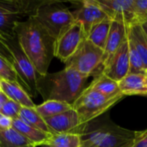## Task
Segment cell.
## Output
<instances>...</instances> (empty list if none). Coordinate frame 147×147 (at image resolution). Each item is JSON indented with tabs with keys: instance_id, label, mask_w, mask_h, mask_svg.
<instances>
[{
	"instance_id": "ac0fdd59",
	"label": "cell",
	"mask_w": 147,
	"mask_h": 147,
	"mask_svg": "<svg viewBox=\"0 0 147 147\" xmlns=\"http://www.w3.org/2000/svg\"><path fill=\"white\" fill-rule=\"evenodd\" d=\"M87 88L107 97H115L120 94H122L120 90L118 82L109 78L102 72L94 77V79L87 86Z\"/></svg>"
},
{
	"instance_id": "e575fe53",
	"label": "cell",
	"mask_w": 147,
	"mask_h": 147,
	"mask_svg": "<svg viewBox=\"0 0 147 147\" xmlns=\"http://www.w3.org/2000/svg\"><path fill=\"white\" fill-rule=\"evenodd\" d=\"M143 96H146V97H147V94H146V95H144Z\"/></svg>"
},
{
	"instance_id": "ffe728a7",
	"label": "cell",
	"mask_w": 147,
	"mask_h": 147,
	"mask_svg": "<svg viewBox=\"0 0 147 147\" xmlns=\"http://www.w3.org/2000/svg\"><path fill=\"white\" fill-rule=\"evenodd\" d=\"M128 36L134 42L137 51L139 52L146 71L147 70V36L144 33L141 25L135 23L128 26Z\"/></svg>"
},
{
	"instance_id": "4316f807",
	"label": "cell",
	"mask_w": 147,
	"mask_h": 147,
	"mask_svg": "<svg viewBox=\"0 0 147 147\" xmlns=\"http://www.w3.org/2000/svg\"><path fill=\"white\" fill-rule=\"evenodd\" d=\"M21 109H22V106L20 104L9 99L6 102V103L3 105V107L1 110V113L9 118H11L12 120H16V119H19V115H20Z\"/></svg>"
},
{
	"instance_id": "7a4b0ae2",
	"label": "cell",
	"mask_w": 147,
	"mask_h": 147,
	"mask_svg": "<svg viewBox=\"0 0 147 147\" xmlns=\"http://www.w3.org/2000/svg\"><path fill=\"white\" fill-rule=\"evenodd\" d=\"M89 78L65 67L58 72L40 76L38 78V94H40L44 102L55 100L73 105L87 88L86 83Z\"/></svg>"
},
{
	"instance_id": "d590c367",
	"label": "cell",
	"mask_w": 147,
	"mask_h": 147,
	"mask_svg": "<svg viewBox=\"0 0 147 147\" xmlns=\"http://www.w3.org/2000/svg\"><path fill=\"white\" fill-rule=\"evenodd\" d=\"M146 77H147V70L146 71Z\"/></svg>"
},
{
	"instance_id": "9a60e30c",
	"label": "cell",
	"mask_w": 147,
	"mask_h": 147,
	"mask_svg": "<svg viewBox=\"0 0 147 147\" xmlns=\"http://www.w3.org/2000/svg\"><path fill=\"white\" fill-rule=\"evenodd\" d=\"M121 92L125 96L147 94V77L146 73H128L119 83Z\"/></svg>"
},
{
	"instance_id": "4dcf8cb0",
	"label": "cell",
	"mask_w": 147,
	"mask_h": 147,
	"mask_svg": "<svg viewBox=\"0 0 147 147\" xmlns=\"http://www.w3.org/2000/svg\"><path fill=\"white\" fill-rule=\"evenodd\" d=\"M8 100H9V97H8L2 90H0V112H1V110H2L3 105L6 103V102H7Z\"/></svg>"
},
{
	"instance_id": "3957f363",
	"label": "cell",
	"mask_w": 147,
	"mask_h": 147,
	"mask_svg": "<svg viewBox=\"0 0 147 147\" xmlns=\"http://www.w3.org/2000/svg\"><path fill=\"white\" fill-rule=\"evenodd\" d=\"M82 134L81 147H133L135 131L114 123L102 124Z\"/></svg>"
},
{
	"instance_id": "d4e9b609",
	"label": "cell",
	"mask_w": 147,
	"mask_h": 147,
	"mask_svg": "<svg viewBox=\"0 0 147 147\" xmlns=\"http://www.w3.org/2000/svg\"><path fill=\"white\" fill-rule=\"evenodd\" d=\"M128 45H129V63L130 70L129 73H146V69L144 66L143 60L137 51L134 42L129 38L127 34Z\"/></svg>"
},
{
	"instance_id": "8d00e7d4",
	"label": "cell",
	"mask_w": 147,
	"mask_h": 147,
	"mask_svg": "<svg viewBox=\"0 0 147 147\" xmlns=\"http://www.w3.org/2000/svg\"><path fill=\"white\" fill-rule=\"evenodd\" d=\"M0 90H1V83H0Z\"/></svg>"
},
{
	"instance_id": "277c9868",
	"label": "cell",
	"mask_w": 147,
	"mask_h": 147,
	"mask_svg": "<svg viewBox=\"0 0 147 147\" xmlns=\"http://www.w3.org/2000/svg\"><path fill=\"white\" fill-rule=\"evenodd\" d=\"M43 1L0 0V37H13L16 24L34 16Z\"/></svg>"
},
{
	"instance_id": "f1b7e54d",
	"label": "cell",
	"mask_w": 147,
	"mask_h": 147,
	"mask_svg": "<svg viewBox=\"0 0 147 147\" xmlns=\"http://www.w3.org/2000/svg\"><path fill=\"white\" fill-rule=\"evenodd\" d=\"M133 147H147V129L143 131H135Z\"/></svg>"
},
{
	"instance_id": "2e32d148",
	"label": "cell",
	"mask_w": 147,
	"mask_h": 147,
	"mask_svg": "<svg viewBox=\"0 0 147 147\" xmlns=\"http://www.w3.org/2000/svg\"><path fill=\"white\" fill-rule=\"evenodd\" d=\"M12 127L16 129L27 140H28L32 145H34L36 146H41L43 145H47L49 139L52 136L51 134L34 128L26 124L20 119L13 120Z\"/></svg>"
},
{
	"instance_id": "8fae6325",
	"label": "cell",
	"mask_w": 147,
	"mask_h": 147,
	"mask_svg": "<svg viewBox=\"0 0 147 147\" xmlns=\"http://www.w3.org/2000/svg\"><path fill=\"white\" fill-rule=\"evenodd\" d=\"M96 1L112 21H119L124 22L127 26L138 23L134 9V0Z\"/></svg>"
},
{
	"instance_id": "e0dca14e",
	"label": "cell",
	"mask_w": 147,
	"mask_h": 147,
	"mask_svg": "<svg viewBox=\"0 0 147 147\" xmlns=\"http://www.w3.org/2000/svg\"><path fill=\"white\" fill-rule=\"evenodd\" d=\"M1 90L9 97V99L17 102L24 108H35V104L32 101L28 92L18 84L0 80Z\"/></svg>"
},
{
	"instance_id": "5b68a950",
	"label": "cell",
	"mask_w": 147,
	"mask_h": 147,
	"mask_svg": "<svg viewBox=\"0 0 147 147\" xmlns=\"http://www.w3.org/2000/svg\"><path fill=\"white\" fill-rule=\"evenodd\" d=\"M34 17L55 40L76 22L72 11L57 1L44 0L37 9Z\"/></svg>"
},
{
	"instance_id": "6da1fadb",
	"label": "cell",
	"mask_w": 147,
	"mask_h": 147,
	"mask_svg": "<svg viewBox=\"0 0 147 147\" xmlns=\"http://www.w3.org/2000/svg\"><path fill=\"white\" fill-rule=\"evenodd\" d=\"M15 34L22 51L37 73L40 76L47 75L49 65L55 57L56 40L34 16L17 22Z\"/></svg>"
},
{
	"instance_id": "83f0119b",
	"label": "cell",
	"mask_w": 147,
	"mask_h": 147,
	"mask_svg": "<svg viewBox=\"0 0 147 147\" xmlns=\"http://www.w3.org/2000/svg\"><path fill=\"white\" fill-rule=\"evenodd\" d=\"M137 22L141 24L147 21V0H134Z\"/></svg>"
},
{
	"instance_id": "30bf717a",
	"label": "cell",
	"mask_w": 147,
	"mask_h": 147,
	"mask_svg": "<svg viewBox=\"0 0 147 147\" xmlns=\"http://www.w3.org/2000/svg\"><path fill=\"white\" fill-rule=\"evenodd\" d=\"M129 45L127 38L113 56L102 65V73L119 83L129 73Z\"/></svg>"
},
{
	"instance_id": "1f68e13d",
	"label": "cell",
	"mask_w": 147,
	"mask_h": 147,
	"mask_svg": "<svg viewBox=\"0 0 147 147\" xmlns=\"http://www.w3.org/2000/svg\"><path fill=\"white\" fill-rule=\"evenodd\" d=\"M140 25H141V28H142L144 33L146 34V35L147 36V21L145 22H143V23H141Z\"/></svg>"
},
{
	"instance_id": "44dd1931",
	"label": "cell",
	"mask_w": 147,
	"mask_h": 147,
	"mask_svg": "<svg viewBox=\"0 0 147 147\" xmlns=\"http://www.w3.org/2000/svg\"><path fill=\"white\" fill-rule=\"evenodd\" d=\"M72 105L55 100H48L45 101L40 105L35 106L36 111L40 114V115L45 120L47 118H50L59 115L61 113L66 112L68 110L72 109Z\"/></svg>"
},
{
	"instance_id": "603a6c76",
	"label": "cell",
	"mask_w": 147,
	"mask_h": 147,
	"mask_svg": "<svg viewBox=\"0 0 147 147\" xmlns=\"http://www.w3.org/2000/svg\"><path fill=\"white\" fill-rule=\"evenodd\" d=\"M47 145L49 147H81L82 134L75 133L52 134Z\"/></svg>"
},
{
	"instance_id": "9c48e42d",
	"label": "cell",
	"mask_w": 147,
	"mask_h": 147,
	"mask_svg": "<svg viewBox=\"0 0 147 147\" xmlns=\"http://www.w3.org/2000/svg\"><path fill=\"white\" fill-rule=\"evenodd\" d=\"M85 38L86 34L82 23L75 22L56 40L54 56L65 63L78 50Z\"/></svg>"
},
{
	"instance_id": "7c38bea8",
	"label": "cell",
	"mask_w": 147,
	"mask_h": 147,
	"mask_svg": "<svg viewBox=\"0 0 147 147\" xmlns=\"http://www.w3.org/2000/svg\"><path fill=\"white\" fill-rule=\"evenodd\" d=\"M72 15L76 22L82 23L86 36L93 26L106 18H109L96 0H85L81 2V6L72 11Z\"/></svg>"
},
{
	"instance_id": "8992f818",
	"label": "cell",
	"mask_w": 147,
	"mask_h": 147,
	"mask_svg": "<svg viewBox=\"0 0 147 147\" xmlns=\"http://www.w3.org/2000/svg\"><path fill=\"white\" fill-rule=\"evenodd\" d=\"M124 97L123 94H120L115 97H107L86 88L76 100L72 107L79 117L81 125L86 126Z\"/></svg>"
},
{
	"instance_id": "52a82bcc",
	"label": "cell",
	"mask_w": 147,
	"mask_h": 147,
	"mask_svg": "<svg viewBox=\"0 0 147 147\" xmlns=\"http://www.w3.org/2000/svg\"><path fill=\"white\" fill-rule=\"evenodd\" d=\"M3 41L12 56V65L20 79L21 85L30 97H36L38 95V78L40 75L22 51L16 35L3 39Z\"/></svg>"
},
{
	"instance_id": "cb8c5ba5",
	"label": "cell",
	"mask_w": 147,
	"mask_h": 147,
	"mask_svg": "<svg viewBox=\"0 0 147 147\" xmlns=\"http://www.w3.org/2000/svg\"><path fill=\"white\" fill-rule=\"evenodd\" d=\"M32 145L13 127L0 128V147H22Z\"/></svg>"
},
{
	"instance_id": "7402d4cb",
	"label": "cell",
	"mask_w": 147,
	"mask_h": 147,
	"mask_svg": "<svg viewBox=\"0 0 147 147\" xmlns=\"http://www.w3.org/2000/svg\"><path fill=\"white\" fill-rule=\"evenodd\" d=\"M19 119L21 121H22L23 122H25L26 124H28L34 128H37L39 130L51 134V131H50L49 127H47L45 120L36 111L35 108L22 107V109H21L20 115H19Z\"/></svg>"
},
{
	"instance_id": "d6986e66",
	"label": "cell",
	"mask_w": 147,
	"mask_h": 147,
	"mask_svg": "<svg viewBox=\"0 0 147 147\" xmlns=\"http://www.w3.org/2000/svg\"><path fill=\"white\" fill-rule=\"evenodd\" d=\"M111 22L112 20L110 18H106L101 22L96 24L91 28V29L88 33L86 39L90 40L91 43H93L95 46L104 51Z\"/></svg>"
},
{
	"instance_id": "5bb4252c",
	"label": "cell",
	"mask_w": 147,
	"mask_h": 147,
	"mask_svg": "<svg viewBox=\"0 0 147 147\" xmlns=\"http://www.w3.org/2000/svg\"><path fill=\"white\" fill-rule=\"evenodd\" d=\"M128 34V26L124 22L113 20L111 22L109 36L104 48L102 65L106 63L113 54L118 50L121 44L127 40Z\"/></svg>"
},
{
	"instance_id": "4fadbf2b",
	"label": "cell",
	"mask_w": 147,
	"mask_h": 147,
	"mask_svg": "<svg viewBox=\"0 0 147 147\" xmlns=\"http://www.w3.org/2000/svg\"><path fill=\"white\" fill-rule=\"evenodd\" d=\"M52 134L75 133L83 134L86 126H82L77 112L72 109L55 116L45 119Z\"/></svg>"
},
{
	"instance_id": "484cf974",
	"label": "cell",
	"mask_w": 147,
	"mask_h": 147,
	"mask_svg": "<svg viewBox=\"0 0 147 147\" xmlns=\"http://www.w3.org/2000/svg\"><path fill=\"white\" fill-rule=\"evenodd\" d=\"M0 80L13 82L21 85L20 79L14 69L13 65L2 56H0Z\"/></svg>"
},
{
	"instance_id": "ba28073f",
	"label": "cell",
	"mask_w": 147,
	"mask_h": 147,
	"mask_svg": "<svg viewBox=\"0 0 147 147\" xmlns=\"http://www.w3.org/2000/svg\"><path fill=\"white\" fill-rule=\"evenodd\" d=\"M103 56L104 51L85 38L65 65L83 75L96 77L102 72Z\"/></svg>"
},
{
	"instance_id": "d6a6232c",
	"label": "cell",
	"mask_w": 147,
	"mask_h": 147,
	"mask_svg": "<svg viewBox=\"0 0 147 147\" xmlns=\"http://www.w3.org/2000/svg\"><path fill=\"white\" fill-rule=\"evenodd\" d=\"M22 147H37L36 146H34V145H28V146H22Z\"/></svg>"
},
{
	"instance_id": "f546056e",
	"label": "cell",
	"mask_w": 147,
	"mask_h": 147,
	"mask_svg": "<svg viewBox=\"0 0 147 147\" xmlns=\"http://www.w3.org/2000/svg\"><path fill=\"white\" fill-rule=\"evenodd\" d=\"M13 124V120L4 115H3L0 112V128L3 129H8L11 128Z\"/></svg>"
},
{
	"instance_id": "836d02e7",
	"label": "cell",
	"mask_w": 147,
	"mask_h": 147,
	"mask_svg": "<svg viewBox=\"0 0 147 147\" xmlns=\"http://www.w3.org/2000/svg\"><path fill=\"white\" fill-rule=\"evenodd\" d=\"M40 147H49V146H47V145H43V146H41Z\"/></svg>"
}]
</instances>
